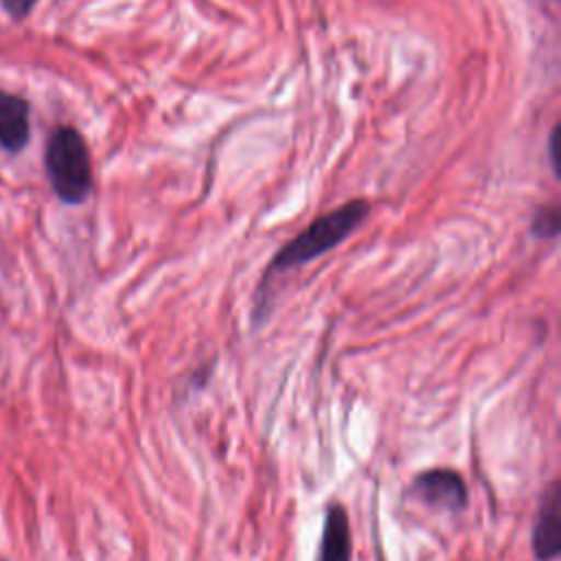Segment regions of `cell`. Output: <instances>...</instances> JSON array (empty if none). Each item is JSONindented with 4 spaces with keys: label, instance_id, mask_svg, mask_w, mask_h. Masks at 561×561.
I'll return each instance as SVG.
<instances>
[{
    "label": "cell",
    "instance_id": "1",
    "mask_svg": "<svg viewBox=\"0 0 561 561\" xmlns=\"http://www.w3.org/2000/svg\"><path fill=\"white\" fill-rule=\"evenodd\" d=\"M370 213V204L366 199H351L344 202L342 206L320 215L318 219H313L302 232H298L291 241H287L270 261L263 280H261V289L267 285V280L272 276L285 274L294 267H300L318 256H322L324 252L337 248L346 237H351L362 221L368 217Z\"/></svg>",
    "mask_w": 561,
    "mask_h": 561
},
{
    "label": "cell",
    "instance_id": "6",
    "mask_svg": "<svg viewBox=\"0 0 561 561\" xmlns=\"http://www.w3.org/2000/svg\"><path fill=\"white\" fill-rule=\"evenodd\" d=\"M318 561H351V524L344 506L337 502L327 508Z\"/></svg>",
    "mask_w": 561,
    "mask_h": 561
},
{
    "label": "cell",
    "instance_id": "8",
    "mask_svg": "<svg viewBox=\"0 0 561 561\" xmlns=\"http://www.w3.org/2000/svg\"><path fill=\"white\" fill-rule=\"evenodd\" d=\"M37 4V0H2L4 11L13 18V20H24L33 7Z\"/></svg>",
    "mask_w": 561,
    "mask_h": 561
},
{
    "label": "cell",
    "instance_id": "3",
    "mask_svg": "<svg viewBox=\"0 0 561 561\" xmlns=\"http://www.w3.org/2000/svg\"><path fill=\"white\" fill-rule=\"evenodd\" d=\"M410 495L425 506L445 513H460L467 506V484L460 473L447 467L421 471L410 484Z\"/></svg>",
    "mask_w": 561,
    "mask_h": 561
},
{
    "label": "cell",
    "instance_id": "2",
    "mask_svg": "<svg viewBox=\"0 0 561 561\" xmlns=\"http://www.w3.org/2000/svg\"><path fill=\"white\" fill-rule=\"evenodd\" d=\"M44 167L55 195L64 204H81L92 191V160L85 138L70 125L57 127L44 151Z\"/></svg>",
    "mask_w": 561,
    "mask_h": 561
},
{
    "label": "cell",
    "instance_id": "5",
    "mask_svg": "<svg viewBox=\"0 0 561 561\" xmlns=\"http://www.w3.org/2000/svg\"><path fill=\"white\" fill-rule=\"evenodd\" d=\"M28 136V103L18 94L0 90V147L9 153H20Z\"/></svg>",
    "mask_w": 561,
    "mask_h": 561
},
{
    "label": "cell",
    "instance_id": "9",
    "mask_svg": "<svg viewBox=\"0 0 561 561\" xmlns=\"http://www.w3.org/2000/svg\"><path fill=\"white\" fill-rule=\"evenodd\" d=\"M557 131H559V125H554L552 127V131H550V138H548V156H550V162H552V169H554V173H559V169H557Z\"/></svg>",
    "mask_w": 561,
    "mask_h": 561
},
{
    "label": "cell",
    "instance_id": "4",
    "mask_svg": "<svg viewBox=\"0 0 561 561\" xmlns=\"http://www.w3.org/2000/svg\"><path fill=\"white\" fill-rule=\"evenodd\" d=\"M561 550V482L552 480L541 495L533 526V552L537 561H552Z\"/></svg>",
    "mask_w": 561,
    "mask_h": 561
},
{
    "label": "cell",
    "instance_id": "7",
    "mask_svg": "<svg viewBox=\"0 0 561 561\" xmlns=\"http://www.w3.org/2000/svg\"><path fill=\"white\" fill-rule=\"evenodd\" d=\"M559 228H561V213H559V206L557 204H546V206H539L535 217H533V224H530V232L537 237V239H554L559 234Z\"/></svg>",
    "mask_w": 561,
    "mask_h": 561
}]
</instances>
